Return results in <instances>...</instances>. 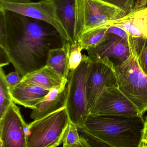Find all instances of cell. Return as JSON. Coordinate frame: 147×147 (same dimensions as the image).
<instances>
[{
  "label": "cell",
  "instance_id": "obj_32",
  "mask_svg": "<svg viewBox=\"0 0 147 147\" xmlns=\"http://www.w3.org/2000/svg\"><path fill=\"white\" fill-rule=\"evenodd\" d=\"M70 147H78V144H77V145H74V146Z\"/></svg>",
  "mask_w": 147,
  "mask_h": 147
},
{
  "label": "cell",
  "instance_id": "obj_2",
  "mask_svg": "<svg viewBox=\"0 0 147 147\" xmlns=\"http://www.w3.org/2000/svg\"><path fill=\"white\" fill-rule=\"evenodd\" d=\"M146 122L143 115H89L83 128L114 147H140Z\"/></svg>",
  "mask_w": 147,
  "mask_h": 147
},
{
  "label": "cell",
  "instance_id": "obj_15",
  "mask_svg": "<svg viewBox=\"0 0 147 147\" xmlns=\"http://www.w3.org/2000/svg\"><path fill=\"white\" fill-rule=\"evenodd\" d=\"M70 46V42H67L63 47L50 51L46 65L64 79L68 78L70 72L69 52Z\"/></svg>",
  "mask_w": 147,
  "mask_h": 147
},
{
  "label": "cell",
  "instance_id": "obj_21",
  "mask_svg": "<svg viewBox=\"0 0 147 147\" xmlns=\"http://www.w3.org/2000/svg\"><path fill=\"white\" fill-rule=\"evenodd\" d=\"M80 140L78 127L70 121L63 136V147H70L77 145Z\"/></svg>",
  "mask_w": 147,
  "mask_h": 147
},
{
  "label": "cell",
  "instance_id": "obj_26",
  "mask_svg": "<svg viewBox=\"0 0 147 147\" xmlns=\"http://www.w3.org/2000/svg\"><path fill=\"white\" fill-rule=\"evenodd\" d=\"M108 33L114 34L120 36L128 43L130 35L123 28L114 25H110L107 30V33Z\"/></svg>",
  "mask_w": 147,
  "mask_h": 147
},
{
  "label": "cell",
  "instance_id": "obj_17",
  "mask_svg": "<svg viewBox=\"0 0 147 147\" xmlns=\"http://www.w3.org/2000/svg\"><path fill=\"white\" fill-rule=\"evenodd\" d=\"M128 43L139 66L147 75V37H133L130 35Z\"/></svg>",
  "mask_w": 147,
  "mask_h": 147
},
{
  "label": "cell",
  "instance_id": "obj_3",
  "mask_svg": "<svg viewBox=\"0 0 147 147\" xmlns=\"http://www.w3.org/2000/svg\"><path fill=\"white\" fill-rule=\"evenodd\" d=\"M91 61L88 56L83 55L80 65L70 71L67 79L66 108L70 121L78 128H83L90 115L86 93V82Z\"/></svg>",
  "mask_w": 147,
  "mask_h": 147
},
{
  "label": "cell",
  "instance_id": "obj_28",
  "mask_svg": "<svg viewBox=\"0 0 147 147\" xmlns=\"http://www.w3.org/2000/svg\"><path fill=\"white\" fill-rule=\"evenodd\" d=\"M1 2L17 3H26L31 2V0H0Z\"/></svg>",
  "mask_w": 147,
  "mask_h": 147
},
{
  "label": "cell",
  "instance_id": "obj_9",
  "mask_svg": "<svg viewBox=\"0 0 147 147\" xmlns=\"http://www.w3.org/2000/svg\"><path fill=\"white\" fill-rule=\"evenodd\" d=\"M91 115H143L118 87L104 89L90 112Z\"/></svg>",
  "mask_w": 147,
  "mask_h": 147
},
{
  "label": "cell",
  "instance_id": "obj_6",
  "mask_svg": "<svg viewBox=\"0 0 147 147\" xmlns=\"http://www.w3.org/2000/svg\"><path fill=\"white\" fill-rule=\"evenodd\" d=\"M127 16L119 8L103 0H78L79 38L85 32L110 25Z\"/></svg>",
  "mask_w": 147,
  "mask_h": 147
},
{
  "label": "cell",
  "instance_id": "obj_20",
  "mask_svg": "<svg viewBox=\"0 0 147 147\" xmlns=\"http://www.w3.org/2000/svg\"><path fill=\"white\" fill-rule=\"evenodd\" d=\"M126 17L133 22L145 37H147V7L134 10Z\"/></svg>",
  "mask_w": 147,
  "mask_h": 147
},
{
  "label": "cell",
  "instance_id": "obj_33",
  "mask_svg": "<svg viewBox=\"0 0 147 147\" xmlns=\"http://www.w3.org/2000/svg\"><path fill=\"white\" fill-rule=\"evenodd\" d=\"M0 147H3L2 146H1V145H0Z\"/></svg>",
  "mask_w": 147,
  "mask_h": 147
},
{
  "label": "cell",
  "instance_id": "obj_18",
  "mask_svg": "<svg viewBox=\"0 0 147 147\" xmlns=\"http://www.w3.org/2000/svg\"><path fill=\"white\" fill-rule=\"evenodd\" d=\"M110 25L102 26L83 33L78 41L82 50L87 51L99 44L105 37Z\"/></svg>",
  "mask_w": 147,
  "mask_h": 147
},
{
  "label": "cell",
  "instance_id": "obj_4",
  "mask_svg": "<svg viewBox=\"0 0 147 147\" xmlns=\"http://www.w3.org/2000/svg\"><path fill=\"white\" fill-rule=\"evenodd\" d=\"M70 122L66 108H62L28 124L27 147H57Z\"/></svg>",
  "mask_w": 147,
  "mask_h": 147
},
{
  "label": "cell",
  "instance_id": "obj_19",
  "mask_svg": "<svg viewBox=\"0 0 147 147\" xmlns=\"http://www.w3.org/2000/svg\"><path fill=\"white\" fill-rule=\"evenodd\" d=\"M14 102L10 88L7 82L6 75L2 68L0 69V118L4 115Z\"/></svg>",
  "mask_w": 147,
  "mask_h": 147
},
{
  "label": "cell",
  "instance_id": "obj_23",
  "mask_svg": "<svg viewBox=\"0 0 147 147\" xmlns=\"http://www.w3.org/2000/svg\"><path fill=\"white\" fill-rule=\"evenodd\" d=\"M120 8L127 15L133 12L137 0H103Z\"/></svg>",
  "mask_w": 147,
  "mask_h": 147
},
{
  "label": "cell",
  "instance_id": "obj_7",
  "mask_svg": "<svg viewBox=\"0 0 147 147\" xmlns=\"http://www.w3.org/2000/svg\"><path fill=\"white\" fill-rule=\"evenodd\" d=\"M87 51L91 62L103 63L114 69L127 61L132 53L129 43L111 33L106 34L99 44Z\"/></svg>",
  "mask_w": 147,
  "mask_h": 147
},
{
  "label": "cell",
  "instance_id": "obj_10",
  "mask_svg": "<svg viewBox=\"0 0 147 147\" xmlns=\"http://www.w3.org/2000/svg\"><path fill=\"white\" fill-rule=\"evenodd\" d=\"M0 8L47 22L58 30L65 43L69 42L66 33L58 19L54 6L49 0L26 3L0 1Z\"/></svg>",
  "mask_w": 147,
  "mask_h": 147
},
{
  "label": "cell",
  "instance_id": "obj_34",
  "mask_svg": "<svg viewBox=\"0 0 147 147\" xmlns=\"http://www.w3.org/2000/svg\"></svg>",
  "mask_w": 147,
  "mask_h": 147
},
{
  "label": "cell",
  "instance_id": "obj_22",
  "mask_svg": "<svg viewBox=\"0 0 147 147\" xmlns=\"http://www.w3.org/2000/svg\"><path fill=\"white\" fill-rule=\"evenodd\" d=\"M82 50L78 42L71 45L69 52V65L70 71L76 69L80 65L83 59Z\"/></svg>",
  "mask_w": 147,
  "mask_h": 147
},
{
  "label": "cell",
  "instance_id": "obj_8",
  "mask_svg": "<svg viewBox=\"0 0 147 147\" xmlns=\"http://www.w3.org/2000/svg\"><path fill=\"white\" fill-rule=\"evenodd\" d=\"M28 126L14 102L0 118V145L3 147H27Z\"/></svg>",
  "mask_w": 147,
  "mask_h": 147
},
{
  "label": "cell",
  "instance_id": "obj_13",
  "mask_svg": "<svg viewBox=\"0 0 147 147\" xmlns=\"http://www.w3.org/2000/svg\"><path fill=\"white\" fill-rule=\"evenodd\" d=\"M68 79L64 80L58 86L49 90L48 94L33 110L31 118L34 121L41 119L66 107V86Z\"/></svg>",
  "mask_w": 147,
  "mask_h": 147
},
{
  "label": "cell",
  "instance_id": "obj_5",
  "mask_svg": "<svg viewBox=\"0 0 147 147\" xmlns=\"http://www.w3.org/2000/svg\"><path fill=\"white\" fill-rule=\"evenodd\" d=\"M114 71L118 88L143 115L147 111V75L140 68L133 53Z\"/></svg>",
  "mask_w": 147,
  "mask_h": 147
},
{
  "label": "cell",
  "instance_id": "obj_24",
  "mask_svg": "<svg viewBox=\"0 0 147 147\" xmlns=\"http://www.w3.org/2000/svg\"><path fill=\"white\" fill-rule=\"evenodd\" d=\"M79 135L86 140L91 147H116L107 144L89 134L84 128H78Z\"/></svg>",
  "mask_w": 147,
  "mask_h": 147
},
{
  "label": "cell",
  "instance_id": "obj_16",
  "mask_svg": "<svg viewBox=\"0 0 147 147\" xmlns=\"http://www.w3.org/2000/svg\"><path fill=\"white\" fill-rule=\"evenodd\" d=\"M64 79L45 65L37 70L27 74L22 77V80L49 91L60 85Z\"/></svg>",
  "mask_w": 147,
  "mask_h": 147
},
{
  "label": "cell",
  "instance_id": "obj_1",
  "mask_svg": "<svg viewBox=\"0 0 147 147\" xmlns=\"http://www.w3.org/2000/svg\"><path fill=\"white\" fill-rule=\"evenodd\" d=\"M66 43L50 24L0 8V47L22 77L45 66L50 51Z\"/></svg>",
  "mask_w": 147,
  "mask_h": 147
},
{
  "label": "cell",
  "instance_id": "obj_12",
  "mask_svg": "<svg viewBox=\"0 0 147 147\" xmlns=\"http://www.w3.org/2000/svg\"><path fill=\"white\" fill-rule=\"evenodd\" d=\"M54 6L58 19L70 45L77 43L78 30V0H49Z\"/></svg>",
  "mask_w": 147,
  "mask_h": 147
},
{
  "label": "cell",
  "instance_id": "obj_31",
  "mask_svg": "<svg viewBox=\"0 0 147 147\" xmlns=\"http://www.w3.org/2000/svg\"><path fill=\"white\" fill-rule=\"evenodd\" d=\"M140 147H147V145L144 143H142L141 146Z\"/></svg>",
  "mask_w": 147,
  "mask_h": 147
},
{
  "label": "cell",
  "instance_id": "obj_29",
  "mask_svg": "<svg viewBox=\"0 0 147 147\" xmlns=\"http://www.w3.org/2000/svg\"><path fill=\"white\" fill-rule=\"evenodd\" d=\"M80 141L78 144V147H91L86 141V140L80 135Z\"/></svg>",
  "mask_w": 147,
  "mask_h": 147
},
{
  "label": "cell",
  "instance_id": "obj_30",
  "mask_svg": "<svg viewBox=\"0 0 147 147\" xmlns=\"http://www.w3.org/2000/svg\"><path fill=\"white\" fill-rule=\"evenodd\" d=\"M142 143H144V144H147V122L146 123L145 129H144V134H143Z\"/></svg>",
  "mask_w": 147,
  "mask_h": 147
},
{
  "label": "cell",
  "instance_id": "obj_14",
  "mask_svg": "<svg viewBox=\"0 0 147 147\" xmlns=\"http://www.w3.org/2000/svg\"><path fill=\"white\" fill-rule=\"evenodd\" d=\"M10 91L15 103L33 110L44 99L49 91L22 80Z\"/></svg>",
  "mask_w": 147,
  "mask_h": 147
},
{
  "label": "cell",
  "instance_id": "obj_11",
  "mask_svg": "<svg viewBox=\"0 0 147 147\" xmlns=\"http://www.w3.org/2000/svg\"><path fill=\"white\" fill-rule=\"evenodd\" d=\"M118 87L114 69L100 62H91L86 82L88 108L90 112L94 104L104 88Z\"/></svg>",
  "mask_w": 147,
  "mask_h": 147
},
{
  "label": "cell",
  "instance_id": "obj_27",
  "mask_svg": "<svg viewBox=\"0 0 147 147\" xmlns=\"http://www.w3.org/2000/svg\"><path fill=\"white\" fill-rule=\"evenodd\" d=\"M10 63L8 57L7 56L6 53L1 48V65L0 67L3 68V66L7 65Z\"/></svg>",
  "mask_w": 147,
  "mask_h": 147
},
{
  "label": "cell",
  "instance_id": "obj_25",
  "mask_svg": "<svg viewBox=\"0 0 147 147\" xmlns=\"http://www.w3.org/2000/svg\"><path fill=\"white\" fill-rule=\"evenodd\" d=\"M6 78L11 90L20 83L22 80V77L17 71H15L6 75Z\"/></svg>",
  "mask_w": 147,
  "mask_h": 147
}]
</instances>
